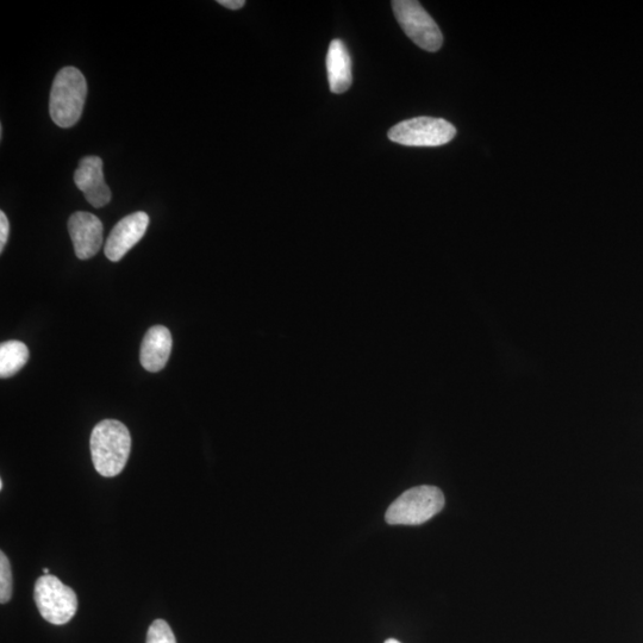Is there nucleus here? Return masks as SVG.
I'll return each instance as SVG.
<instances>
[{
  "label": "nucleus",
  "instance_id": "nucleus-1",
  "mask_svg": "<svg viewBox=\"0 0 643 643\" xmlns=\"http://www.w3.org/2000/svg\"><path fill=\"white\" fill-rule=\"evenodd\" d=\"M90 449L93 465L101 476H118L126 467L131 451L128 428L116 420L98 423L91 434Z\"/></svg>",
  "mask_w": 643,
  "mask_h": 643
},
{
  "label": "nucleus",
  "instance_id": "nucleus-2",
  "mask_svg": "<svg viewBox=\"0 0 643 643\" xmlns=\"http://www.w3.org/2000/svg\"><path fill=\"white\" fill-rule=\"evenodd\" d=\"M87 96L84 74L76 67H65L56 74L49 101V112L56 126L71 128L80 120Z\"/></svg>",
  "mask_w": 643,
  "mask_h": 643
},
{
  "label": "nucleus",
  "instance_id": "nucleus-3",
  "mask_svg": "<svg viewBox=\"0 0 643 643\" xmlns=\"http://www.w3.org/2000/svg\"><path fill=\"white\" fill-rule=\"evenodd\" d=\"M445 507V496L435 486L422 485L405 491L387 509L385 520L391 526H420Z\"/></svg>",
  "mask_w": 643,
  "mask_h": 643
},
{
  "label": "nucleus",
  "instance_id": "nucleus-4",
  "mask_svg": "<svg viewBox=\"0 0 643 643\" xmlns=\"http://www.w3.org/2000/svg\"><path fill=\"white\" fill-rule=\"evenodd\" d=\"M34 598L41 616L55 626L70 622L78 610L76 592L51 574L37 579Z\"/></svg>",
  "mask_w": 643,
  "mask_h": 643
},
{
  "label": "nucleus",
  "instance_id": "nucleus-5",
  "mask_svg": "<svg viewBox=\"0 0 643 643\" xmlns=\"http://www.w3.org/2000/svg\"><path fill=\"white\" fill-rule=\"evenodd\" d=\"M457 129L442 118L417 117L398 123L389 131V139L409 147H439L451 142Z\"/></svg>",
  "mask_w": 643,
  "mask_h": 643
},
{
  "label": "nucleus",
  "instance_id": "nucleus-6",
  "mask_svg": "<svg viewBox=\"0 0 643 643\" xmlns=\"http://www.w3.org/2000/svg\"><path fill=\"white\" fill-rule=\"evenodd\" d=\"M392 9L404 33L418 47L428 52H438L443 36L432 16L415 0H395Z\"/></svg>",
  "mask_w": 643,
  "mask_h": 643
},
{
  "label": "nucleus",
  "instance_id": "nucleus-7",
  "mask_svg": "<svg viewBox=\"0 0 643 643\" xmlns=\"http://www.w3.org/2000/svg\"><path fill=\"white\" fill-rule=\"evenodd\" d=\"M149 226L146 212H135L118 222L105 245V255L112 262L123 259L131 248L145 236Z\"/></svg>",
  "mask_w": 643,
  "mask_h": 643
},
{
  "label": "nucleus",
  "instance_id": "nucleus-8",
  "mask_svg": "<svg viewBox=\"0 0 643 643\" xmlns=\"http://www.w3.org/2000/svg\"><path fill=\"white\" fill-rule=\"evenodd\" d=\"M74 251L80 260L95 257L103 245V224L90 212H76L68 221Z\"/></svg>",
  "mask_w": 643,
  "mask_h": 643
},
{
  "label": "nucleus",
  "instance_id": "nucleus-9",
  "mask_svg": "<svg viewBox=\"0 0 643 643\" xmlns=\"http://www.w3.org/2000/svg\"><path fill=\"white\" fill-rule=\"evenodd\" d=\"M74 183L93 208H103L110 203L111 191L104 180L103 161L98 156H86L80 160L74 173Z\"/></svg>",
  "mask_w": 643,
  "mask_h": 643
},
{
  "label": "nucleus",
  "instance_id": "nucleus-10",
  "mask_svg": "<svg viewBox=\"0 0 643 643\" xmlns=\"http://www.w3.org/2000/svg\"><path fill=\"white\" fill-rule=\"evenodd\" d=\"M172 345L170 330L162 326L149 329L141 345L140 360L143 368L153 373L161 371L170 359Z\"/></svg>",
  "mask_w": 643,
  "mask_h": 643
},
{
  "label": "nucleus",
  "instance_id": "nucleus-11",
  "mask_svg": "<svg viewBox=\"0 0 643 643\" xmlns=\"http://www.w3.org/2000/svg\"><path fill=\"white\" fill-rule=\"evenodd\" d=\"M327 71L330 90L340 93L346 92L352 85V59L348 49L341 40L330 43L327 54Z\"/></svg>",
  "mask_w": 643,
  "mask_h": 643
},
{
  "label": "nucleus",
  "instance_id": "nucleus-12",
  "mask_svg": "<svg viewBox=\"0 0 643 643\" xmlns=\"http://www.w3.org/2000/svg\"><path fill=\"white\" fill-rule=\"evenodd\" d=\"M29 359V349L23 342L8 341L0 346V377L3 379L15 376Z\"/></svg>",
  "mask_w": 643,
  "mask_h": 643
},
{
  "label": "nucleus",
  "instance_id": "nucleus-13",
  "mask_svg": "<svg viewBox=\"0 0 643 643\" xmlns=\"http://www.w3.org/2000/svg\"><path fill=\"white\" fill-rule=\"evenodd\" d=\"M14 590V577H12L11 565L5 553H0V603H8Z\"/></svg>",
  "mask_w": 643,
  "mask_h": 643
},
{
  "label": "nucleus",
  "instance_id": "nucleus-14",
  "mask_svg": "<svg viewBox=\"0 0 643 643\" xmlns=\"http://www.w3.org/2000/svg\"><path fill=\"white\" fill-rule=\"evenodd\" d=\"M146 643H177L170 624L164 620H155L148 629Z\"/></svg>",
  "mask_w": 643,
  "mask_h": 643
},
{
  "label": "nucleus",
  "instance_id": "nucleus-15",
  "mask_svg": "<svg viewBox=\"0 0 643 643\" xmlns=\"http://www.w3.org/2000/svg\"><path fill=\"white\" fill-rule=\"evenodd\" d=\"M10 234V223L4 212H0V252L3 253Z\"/></svg>",
  "mask_w": 643,
  "mask_h": 643
},
{
  "label": "nucleus",
  "instance_id": "nucleus-16",
  "mask_svg": "<svg viewBox=\"0 0 643 643\" xmlns=\"http://www.w3.org/2000/svg\"><path fill=\"white\" fill-rule=\"evenodd\" d=\"M217 3L230 10L242 9L246 4L245 0H218Z\"/></svg>",
  "mask_w": 643,
  "mask_h": 643
},
{
  "label": "nucleus",
  "instance_id": "nucleus-17",
  "mask_svg": "<svg viewBox=\"0 0 643 643\" xmlns=\"http://www.w3.org/2000/svg\"><path fill=\"white\" fill-rule=\"evenodd\" d=\"M385 643H401V642H399V641H397L395 639H389V640H386Z\"/></svg>",
  "mask_w": 643,
  "mask_h": 643
},
{
  "label": "nucleus",
  "instance_id": "nucleus-18",
  "mask_svg": "<svg viewBox=\"0 0 643 643\" xmlns=\"http://www.w3.org/2000/svg\"><path fill=\"white\" fill-rule=\"evenodd\" d=\"M3 488H4L3 480H0V490H3Z\"/></svg>",
  "mask_w": 643,
  "mask_h": 643
},
{
  "label": "nucleus",
  "instance_id": "nucleus-19",
  "mask_svg": "<svg viewBox=\"0 0 643 643\" xmlns=\"http://www.w3.org/2000/svg\"><path fill=\"white\" fill-rule=\"evenodd\" d=\"M43 572H45V576H47V574L49 573L48 568H45V570H43Z\"/></svg>",
  "mask_w": 643,
  "mask_h": 643
}]
</instances>
